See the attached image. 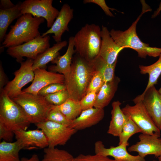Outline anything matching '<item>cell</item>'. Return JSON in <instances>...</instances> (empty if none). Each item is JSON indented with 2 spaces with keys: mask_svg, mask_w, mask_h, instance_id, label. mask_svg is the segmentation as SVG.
Here are the masks:
<instances>
[{
  "mask_svg": "<svg viewBox=\"0 0 161 161\" xmlns=\"http://www.w3.org/2000/svg\"><path fill=\"white\" fill-rule=\"evenodd\" d=\"M95 70L91 61L76 53L73 58L69 74L65 79L69 98L80 101L86 95Z\"/></svg>",
  "mask_w": 161,
  "mask_h": 161,
  "instance_id": "6da1fadb",
  "label": "cell"
},
{
  "mask_svg": "<svg viewBox=\"0 0 161 161\" xmlns=\"http://www.w3.org/2000/svg\"><path fill=\"white\" fill-rule=\"evenodd\" d=\"M45 19L30 14H23L14 25L10 26V31L2 42V47L8 48L19 45L40 36L39 26Z\"/></svg>",
  "mask_w": 161,
  "mask_h": 161,
  "instance_id": "7a4b0ae2",
  "label": "cell"
},
{
  "mask_svg": "<svg viewBox=\"0 0 161 161\" xmlns=\"http://www.w3.org/2000/svg\"><path fill=\"white\" fill-rule=\"evenodd\" d=\"M151 9L146 10L143 7L140 14L131 26L127 30L122 31L112 29L110 35L115 42L119 46L124 48H129L135 50L138 56L145 58L148 55L156 57L161 53V48L150 47L148 44L143 43L138 36L136 32L137 24L142 15Z\"/></svg>",
  "mask_w": 161,
  "mask_h": 161,
  "instance_id": "3957f363",
  "label": "cell"
},
{
  "mask_svg": "<svg viewBox=\"0 0 161 161\" xmlns=\"http://www.w3.org/2000/svg\"><path fill=\"white\" fill-rule=\"evenodd\" d=\"M101 31L99 26L95 24L82 27L74 36L77 53L88 61L97 56L101 46Z\"/></svg>",
  "mask_w": 161,
  "mask_h": 161,
  "instance_id": "277c9868",
  "label": "cell"
},
{
  "mask_svg": "<svg viewBox=\"0 0 161 161\" xmlns=\"http://www.w3.org/2000/svg\"><path fill=\"white\" fill-rule=\"evenodd\" d=\"M0 123L13 131L26 130L31 124L22 109L4 90L0 92Z\"/></svg>",
  "mask_w": 161,
  "mask_h": 161,
  "instance_id": "5b68a950",
  "label": "cell"
},
{
  "mask_svg": "<svg viewBox=\"0 0 161 161\" xmlns=\"http://www.w3.org/2000/svg\"><path fill=\"white\" fill-rule=\"evenodd\" d=\"M22 109L31 123H36L46 120L47 112L52 104L44 96L38 94L22 92L11 98Z\"/></svg>",
  "mask_w": 161,
  "mask_h": 161,
  "instance_id": "8992f818",
  "label": "cell"
},
{
  "mask_svg": "<svg viewBox=\"0 0 161 161\" xmlns=\"http://www.w3.org/2000/svg\"><path fill=\"white\" fill-rule=\"evenodd\" d=\"M50 39L48 35L44 37L40 35L21 44L8 48L7 53L19 63L23 61L24 57L34 60L50 47Z\"/></svg>",
  "mask_w": 161,
  "mask_h": 161,
  "instance_id": "52a82bcc",
  "label": "cell"
},
{
  "mask_svg": "<svg viewBox=\"0 0 161 161\" xmlns=\"http://www.w3.org/2000/svg\"><path fill=\"white\" fill-rule=\"evenodd\" d=\"M35 125L45 134L49 148L64 145L77 131L74 128L48 120Z\"/></svg>",
  "mask_w": 161,
  "mask_h": 161,
  "instance_id": "ba28073f",
  "label": "cell"
},
{
  "mask_svg": "<svg viewBox=\"0 0 161 161\" xmlns=\"http://www.w3.org/2000/svg\"><path fill=\"white\" fill-rule=\"evenodd\" d=\"M52 0H26L20 2V9L22 14H30L33 16L46 20L47 26L50 28L59 11L52 5Z\"/></svg>",
  "mask_w": 161,
  "mask_h": 161,
  "instance_id": "9c48e42d",
  "label": "cell"
},
{
  "mask_svg": "<svg viewBox=\"0 0 161 161\" xmlns=\"http://www.w3.org/2000/svg\"><path fill=\"white\" fill-rule=\"evenodd\" d=\"M131 106L128 104L122 109L124 114L130 117L141 129L142 133L160 136V130L156 126L141 101Z\"/></svg>",
  "mask_w": 161,
  "mask_h": 161,
  "instance_id": "30bf717a",
  "label": "cell"
},
{
  "mask_svg": "<svg viewBox=\"0 0 161 161\" xmlns=\"http://www.w3.org/2000/svg\"><path fill=\"white\" fill-rule=\"evenodd\" d=\"M33 60L28 58L21 62L19 69L14 73V78L8 82L4 86L3 90L11 98L21 93L22 88L33 80Z\"/></svg>",
  "mask_w": 161,
  "mask_h": 161,
  "instance_id": "8fae6325",
  "label": "cell"
},
{
  "mask_svg": "<svg viewBox=\"0 0 161 161\" xmlns=\"http://www.w3.org/2000/svg\"><path fill=\"white\" fill-rule=\"evenodd\" d=\"M134 103L141 101L155 124L161 130V96L154 86L136 97Z\"/></svg>",
  "mask_w": 161,
  "mask_h": 161,
  "instance_id": "7c38bea8",
  "label": "cell"
},
{
  "mask_svg": "<svg viewBox=\"0 0 161 161\" xmlns=\"http://www.w3.org/2000/svg\"><path fill=\"white\" fill-rule=\"evenodd\" d=\"M34 72V79L32 84L22 90L23 92L38 94L41 89L49 84H65V77L62 74L47 71L45 68L37 69Z\"/></svg>",
  "mask_w": 161,
  "mask_h": 161,
  "instance_id": "4fadbf2b",
  "label": "cell"
},
{
  "mask_svg": "<svg viewBox=\"0 0 161 161\" xmlns=\"http://www.w3.org/2000/svg\"><path fill=\"white\" fill-rule=\"evenodd\" d=\"M156 135L141 133L138 136L140 141L128 149L129 151L136 152L140 157L153 155L158 158L161 155V139Z\"/></svg>",
  "mask_w": 161,
  "mask_h": 161,
  "instance_id": "5bb4252c",
  "label": "cell"
},
{
  "mask_svg": "<svg viewBox=\"0 0 161 161\" xmlns=\"http://www.w3.org/2000/svg\"><path fill=\"white\" fill-rule=\"evenodd\" d=\"M16 140L22 149H31L46 148L48 146V140L41 130L26 131L19 130L14 131Z\"/></svg>",
  "mask_w": 161,
  "mask_h": 161,
  "instance_id": "9a60e30c",
  "label": "cell"
},
{
  "mask_svg": "<svg viewBox=\"0 0 161 161\" xmlns=\"http://www.w3.org/2000/svg\"><path fill=\"white\" fill-rule=\"evenodd\" d=\"M129 143H123L116 146L106 148L102 141L98 140L95 143V154L105 156H111L116 161H145L144 158L139 155L134 156L129 153L126 149Z\"/></svg>",
  "mask_w": 161,
  "mask_h": 161,
  "instance_id": "2e32d148",
  "label": "cell"
},
{
  "mask_svg": "<svg viewBox=\"0 0 161 161\" xmlns=\"http://www.w3.org/2000/svg\"><path fill=\"white\" fill-rule=\"evenodd\" d=\"M73 11L68 4H64L51 27L42 33V36L53 33L54 35L52 37L56 43L61 41L63 34L66 31L69 30L68 25L73 18Z\"/></svg>",
  "mask_w": 161,
  "mask_h": 161,
  "instance_id": "e0dca14e",
  "label": "cell"
},
{
  "mask_svg": "<svg viewBox=\"0 0 161 161\" xmlns=\"http://www.w3.org/2000/svg\"><path fill=\"white\" fill-rule=\"evenodd\" d=\"M101 36V43L98 55L108 64H112L117 61L118 54L124 48L115 42L106 27L102 26Z\"/></svg>",
  "mask_w": 161,
  "mask_h": 161,
  "instance_id": "ac0fdd59",
  "label": "cell"
},
{
  "mask_svg": "<svg viewBox=\"0 0 161 161\" xmlns=\"http://www.w3.org/2000/svg\"><path fill=\"white\" fill-rule=\"evenodd\" d=\"M104 114L103 109L94 107L83 110L79 116L72 121L69 127L77 131L89 127L101 120Z\"/></svg>",
  "mask_w": 161,
  "mask_h": 161,
  "instance_id": "d6986e66",
  "label": "cell"
},
{
  "mask_svg": "<svg viewBox=\"0 0 161 161\" xmlns=\"http://www.w3.org/2000/svg\"><path fill=\"white\" fill-rule=\"evenodd\" d=\"M68 45L66 53L63 55H59L51 62L55 65L48 67L49 71L62 74L64 75L65 79L68 76L72 62L73 55L75 50L74 36L70 37L68 39Z\"/></svg>",
  "mask_w": 161,
  "mask_h": 161,
  "instance_id": "ffe728a7",
  "label": "cell"
},
{
  "mask_svg": "<svg viewBox=\"0 0 161 161\" xmlns=\"http://www.w3.org/2000/svg\"><path fill=\"white\" fill-rule=\"evenodd\" d=\"M120 81L119 78L115 76L112 80L104 82L97 93L94 107L103 109L109 104L117 90Z\"/></svg>",
  "mask_w": 161,
  "mask_h": 161,
  "instance_id": "44dd1931",
  "label": "cell"
},
{
  "mask_svg": "<svg viewBox=\"0 0 161 161\" xmlns=\"http://www.w3.org/2000/svg\"><path fill=\"white\" fill-rule=\"evenodd\" d=\"M121 104L118 100L113 102L112 104L111 119L107 133L115 137H119L128 118L120 108Z\"/></svg>",
  "mask_w": 161,
  "mask_h": 161,
  "instance_id": "7402d4cb",
  "label": "cell"
},
{
  "mask_svg": "<svg viewBox=\"0 0 161 161\" xmlns=\"http://www.w3.org/2000/svg\"><path fill=\"white\" fill-rule=\"evenodd\" d=\"M67 43L68 42L66 41L57 42L39 54L33 60L32 66L33 71L38 68L46 69L47 64L60 55L59 51L66 46Z\"/></svg>",
  "mask_w": 161,
  "mask_h": 161,
  "instance_id": "603a6c76",
  "label": "cell"
},
{
  "mask_svg": "<svg viewBox=\"0 0 161 161\" xmlns=\"http://www.w3.org/2000/svg\"><path fill=\"white\" fill-rule=\"evenodd\" d=\"M20 2L10 9L0 8V42L3 41L8 27L16 19L23 14L20 9Z\"/></svg>",
  "mask_w": 161,
  "mask_h": 161,
  "instance_id": "cb8c5ba5",
  "label": "cell"
},
{
  "mask_svg": "<svg viewBox=\"0 0 161 161\" xmlns=\"http://www.w3.org/2000/svg\"><path fill=\"white\" fill-rule=\"evenodd\" d=\"M22 148L18 141L3 140L0 143V161H20L19 156Z\"/></svg>",
  "mask_w": 161,
  "mask_h": 161,
  "instance_id": "d4e9b609",
  "label": "cell"
},
{
  "mask_svg": "<svg viewBox=\"0 0 161 161\" xmlns=\"http://www.w3.org/2000/svg\"><path fill=\"white\" fill-rule=\"evenodd\" d=\"M90 61L95 70L101 74L104 82L110 81L114 79L117 61L112 64H109L98 55Z\"/></svg>",
  "mask_w": 161,
  "mask_h": 161,
  "instance_id": "484cf974",
  "label": "cell"
},
{
  "mask_svg": "<svg viewBox=\"0 0 161 161\" xmlns=\"http://www.w3.org/2000/svg\"><path fill=\"white\" fill-rule=\"evenodd\" d=\"M159 56L158 60L151 65L148 66H139L141 74H147L149 75L148 83L143 93L157 83L158 79L161 74V53Z\"/></svg>",
  "mask_w": 161,
  "mask_h": 161,
  "instance_id": "4316f807",
  "label": "cell"
},
{
  "mask_svg": "<svg viewBox=\"0 0 161 161\" xmlns=\"http://www.w3.org/2000/svg\"><path fill=\"white\" fill-rule=\"evenodd\" d=\"M58 107L60 111L71 121L78 117L82 111L80 101L70 98Z\"/></svg>",
  "mask_w": 161,
  "mask_h": 161,
  "instance_id": "83f0119b",
  "label": "cell"
},
{
  "mask_svg": "<svg viewBox=\"0 0 161 161\" xmlns=\"http://www.w3.org/2000/svg\"><path fill=\"white\" fill-rule=\"evenodd\" d=\"M44 154L41 161H74V157L67 151L55 148L44 149Z\"/></svg>",
  "mask_w": 161,
  "mask_h": 161,
  "instance_id": "f1b7e54d",
  "label": "cell"
},
{
  "mask_svg": "<svg viewBox=\"0 0 161 161\" xmlns=\"http://www.w3.org/2000/svg\"><path fill=\"white\" fill-rule=\"evenodd\" d=\"M139 132L142 133L141 129L128 117L119 137V145L123 143H128V141L131 137L135 134Z\"/></svg>",
  "mask_w": 161,
  "mask_h": 161,
  "instance_id": "f546056e",
  "label": "cell"
},
{
  "mask_svg": "<svg viewBox=\"0 0 161 161\" xmlns=\"http://www.w3.org/2000/svg\"><path fill=\"white\" fill-rule=\"evenodd\" d=\"M46 120L69 127L72 121L68 119L60 111L58 106L52 104L47 115Z\"/></svg>",
  "mask_w": 161,
  "mask_h": 161,
  "instance_id": "4dcf8cb0",
  "label": "cell"
},
{
  "mask_svg": "<svg viewBox=\"0 0 161 161\" xmlns=\"http://www.w3.org/2000/svg\"><path fill=\"white\" fill-rule=\"evenodd\" d=\"M44 97L49 103L58 106L62 104L69 98V94L67 90L49 94Z\"/></svg>",
  "mask_w": 161,
  "mask_h": 161,
  "instance_id": "1f68e13d",
  "label": "cell"
},
{
  "mask_svg": "<svg viewBox=\"0 0 161 161\" xmlns=\"http://www.w3.org/2000/svg\"><path fill=\"white\" fill-rule=\"evenodd\" d=\"M104 83L101 74L99 71L95 70L89 83L86 94L92 92L97 93Z\"/></svg>",
  "mask_w": 161,
  "mask_h": 161,
  "instance_id": "d6a6232c",
  "label": "cell"
},
{
  "mask_svg": "<svg viewBox=\"0 0 161 161\" xmlns=\"http://www.w3.org/2000/svg\"><path fill=\"white\" fill-rule=\"evenodd\" d=\"M97 93L94 92L87 93L80 100L81 109L83 110L94 107L96 102Z\"/></svg>",
  "mask_w": 161,
  "mask_h": 161,
  "instance_id": "836d02e7",
  "label": "cell"
},
{
  "mask_svg": "<svg viewBox=\"0 0 161 161\" xmlns=\"http://www.w3.org/2000/svg\"><path fill=\"white\" fill-rule=\"evenodd\" d=\"M66 90L65 84L59 83L49 84L41 89L38 94L43 96L49 94L54 93Z\"/></svg>",
  "mask_w": 161,
  "mask_h": 161,
  "instance_id": "e575fe53",
  "label": "cell"
},
{
  "mask_svg": "<svg viewBox=\"0 0 161 161\" xmlns=\"http://www.w3.org/2000/svg\"><path fill=\"white\" fill-rule=\"evenodd\" d=\"M74 161H116L108 157L100 155L80 154L74 158Z\"/></svg>",
  "mask_w": 161,
  "mask_h": 161,
  "instance_id": "d590c367",
  "label": "cell"
},
{
  "mask_svg": "<svg viewBox=\"0 0 161 161\" xmlns=\"http://www.w3.org/2000/svg\"><path fill=\"white\" fill-rule=\"evenodd\" d=\"M15 136L14 131L8 129L3 124L0 123V139L7 142H11Z\"/></svg>",
  "mask_w": 161,
  "mask_h": 161,
  "instance_id": "8d00e7d4",
  "label": "cell"
},
{
  "mask_svg": "<svg viewBox=\"0 0 161 161\" xmlns=\"http://www.w3.org/2000/svg\"><path fill=\"white\" fill-rule=\"evenodd\" d=\"M83 2L84 4L93 3L96 4L101 7L107 16L110 17H114V15L110 11V10H113L116 9L109 7L106 5L104 0H84Z\"/></svg>",
  "mask_w": 161,
  "mask_h": 161,
  "instance_id": "74e56055",
  "label": "cell"
},
{
  "mask_svg": "<svg viewBox=\"0 0 161 161\" xmlns=\"http://www.w3.org/2000/svg\"><path fill=\"white\" fill-rule=\"evenodd\" d=\"M8 82L4 72L1 62L0 64V92H1L4 89V86L6 85Z\"/></svg>",
  "mask_w": 161,
  "mask_h": 161,
  "instance_id": "f35d334b",
  "label": "cell"
},
{
  "mask_svg": "<svg viewBox=\"0 0 161 161\" xmlns=\"http://www.w3.org/2000/svg\"><path fill=\"white\" fill-rule=\"evenodd\" d=\"M15 5L10 0H0V7L1 9H10L14 7Z\"/></svg>",
  "mask_w": 161,
  "mask_h": 161,
  "instance_id": "ab89813d",
  "label": "cell"
},
{
  "mask_svg": "<svg viewBox=\"0 0 161 161\" xmlns=\"http://www.w3.org/2000/svg\"><path fill=\"white\" fill-rule=\"evenodd\" d=\"M20 161H40L38 155L36 154L32 155L30 158L23 157L21 158Z\"/></svg>",
  "mask_w": 161,
  "mask_h": 161,
  "instance_id": "60d3db41",
  "label": "cell"
},
{
  "mask_svg": "<svg viewBox=\"0 0 161 161\" xmlns=\"http://www.w3.org/2000/svg\"><path fill=\"white\" fill-rule=\"evenodd\" d=\"M161 11V1L160 2L158 7L156 10L154 11L153 14L152 15L151 18H154L159 14Z\"/></svg>",
  "mask_w": 161,
  "mask_h": 161,
  "instance_id": "b9f144b4",
  "label": "cell"
},
{
  "mask_svg": "<svg viewBox=\"0 0 161 161\" xmlns=\"http://www.w3.org/2000/svg\"><path fill=\"white\" fill-rule=\"evenodd\" d=\"M158 91L161 96V86L160 89H159V90H158Z\"/></svg>",
  "mask_w": 161,
  "mask_h": 161,
  "instance_id": "7bdbcfd3",
  "label": "cell"
},
{
  "mask_svg": "<svg viewBox=\"0 0 161 161\" xmlns=\"http://www.w3.org/2000/svg\"><path fill=\"white\" fill-rule=\"evenodd\" d=\"M158 161H161V155L158 158Z\"/></svg>",
  "mask_w": 161,
  "mask_h": 161,
  "instance_id": "ee69618b",
  "label": "cell"
},
{
  "mask_svg": "<svg viewBox=\"0 0 161 161\" xmlns=\"http://www.w3.org/2000/svg\"><path fill=\"white\" fill-rule=\"evenodd\" d=\"M153 161H157L155 160H153Z\"/></svg>",
  "mask_w": 161,
  "mask_h": 161,
  "instance_id": "f6af8a7d",
  "label": "cell"
}]
</instances>
